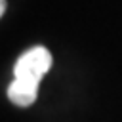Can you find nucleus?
<instances>
[{"label":"nucleus","instance_id":"obj_1","mask_svg":"<svg viewBox=\"0 0 122 122\" xmlns=\"http://www.w3.org/2000/svg\"><path fill=\"white\" fill-rule=\"evenodd\" d=\"M51 67V53L44 46H34L19 55L15 67H13V78L29 82V84H40L44 74Z\"/></svg>","mask_w":122,"mask_h":122},{"label":"nucleus","instance_id":"obj_2","mask_svg":"<svg viewBox=\"0 0 122 122\" xmlns=\"http://www.w3.org/2000/svg\"><path fill=\"white\" fill-rule=\"evenodd\" d=\"M36 95H38V86L36 84H29V82L13 78V82L8 86V97L17 107H29V105H32L34 99H36Z\"/></svg>","mask_w":122,"mask_h":122},{"label":"nucleus","instance_id":"obj_3","mask_svg":"<svg viewBox=\"0 0 122 122\" xmlns=\"http://www.w3.org/2000/svg\"><path fill=\"white\" fill-rule=\"evenodd\" d=\"M4 11H6V0H0V17L4 15Z\"/></svg>","mask_w":122,"mask_h":122}]
</instances>
